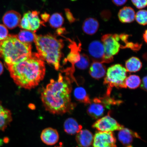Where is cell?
Wrapping results in <instances>:
<instances>
[{
	"instance_id": "31",
	"label": "cell",
	"mask_w": 147,
	"mask_h": 147,
	"mask_svg": "<svg viewBox=\"0 0 147 147\" xmlns=\"http://www.w3.org/2000/svg\"><path fill=\"white\" fill-rule=\"evenodd\" d=\"M147 76L144 77L142 79L140 84V88L144 91H147Z\"/></svg>"
},
{
	"instance_id": "28",
	"label": "cell",
	"mask_w": 147,
	"mask_h": 147,
	"mask_svg": "<svg viewBox=\"0 0 147 147\" xmlns=\"http://www.w3.org/2000/svg\"><path fill=\"white\" fill-rule=\"evenodd\" d=\"M132 3L138 9H142L146 7L147 5V0H131Z\"/></svg>"
},
{
	"instance_id": "36",
	"label": "cell",
	"mask_w": 147,
	"mask_h": 147,
	"mask_svg": "<svg viewBox=\"0 0 147 147\" xmlns=\"http://www.w3.org/2000/svg\"><path fill=\"white\" fill-rule=\"evenodd\" d=\"M143 38H144V40L145 42L147 43V30H146L145 31V32L143 35Z\"/></svg>"
},
{
	"instance_id": "18",
	"label": "cell",
	"mask_w": 147,
	"mask_h": 147,
	"mask_svg": "<svg viewBox=\"0 0 147 147\" xmlns=\"http://www.w3.org/2000/svg\"><path fill=\"white\" fill-rule=\"evenodd\" d=\"M63 128L66 133L70 135H74L82 130V127L78 124L76 119L69 117L64 121Z\"/></svg>"
},
{
	"instance_id": "22",
	"label": "cell",
	"mask_w": 147,
	"mask_h": 147,
	"mask_svg": "<svg viewBox=\"0 0 147 147\" xmlns=\"http://www.w3.org/2000/svg\"><path fill=\"white\" fill-rule=\"evenodd\" d=\"M74 96L75 98L79 102L83 103L86 105L90 104L91 100L86 90L83 87H79L75 89Z\"/></svg>"
},
{
	"instance_id": "24",
	"label": "cell",
	"mask_w": 147,
	"mask_h": 147,
	"mask_svg": "<svg viewBox=\"0 0 147 147\" xmlns=\"http://www.w3.org/2000/svg\"><path fill=\"white\" fill-rule=\"evenodd\" d=\"M49 24L52 28H59L64 22V18L61 13H56L53 14L49 18Z\"/></svg>"
},
{
	"instance_id": "6",
	"label": "cell",
	"mask_w": 147,
	"mask_h": 147,
	"mask_svg": "<svg viewBox=\"0 0 147 147\" xmlns=\"http://www.w3.org/2000/svg\"><path fill=\"white\" fill-rule=\"evenodd\" d=\"M102 41L105 53L104 63H109L113 61V56L117 55L121 48L118 34H106L103 36Z\"/></svg>"
},
{
	"instance_id": "7",
	"label": "cell",
	"mask_w": 147,
	"mask_h": 147,
	"mask_svg": "<svg viewBox=\"0 0 147 147\" xmlns=\"http://www.w3.org/2000/svg\"><path fill=\"white\" fill-rule=\"evenodd\" d=\"M39 14V12L36 11H29L25 13L20 21L19 27L35 33L44 24V22L42 21L38 17Z\"/></svg>"
},
{
	"instance_id": "4",
	"label": "cell",
	"mask_w": 147,
	"mask_h": 147,
	"mask_svg": "<svg viewBox=\"0 0 147 147\" xmlns=\"http://www.w3.org/2000/svg\"><path fill=\"white\" fill-rule=\"evenodd\" d=\"M32 53L31 44L21 42L16 35L9 34L0 41V58L4 61L5 65L21 62L28 58Z\"/></svg>"
},
{
	"instance_id": "35",
	"label": "cell",
	"mask_w": 147,
	"mask_h": 147,
	"mask_svg": "<svg viewBox=\"0 0 147 147\" xmlns=\"http://www.w3.org/2000/svg\"><path fill=\"white\" fill-rule=\"evenodd\" d=\"M4 68H3V64L1 61H0V76L2 74Z\"/></svg>"
},
{
	"instance_id": "3",
	"label": "cell",
	"mask_w": 147,
	"mask_h": 147,
	"mask_svg": "<svg viewBox=\"0 0 147 147\" xmlns=\"http://www.w3.org/2000/svg\"><path fill=\"white\" fill-rule=\"evenodd\" d=\"M34 42L38 54L42 59L58 70L64 46L63 40L58 39L50 34L44 35L36 34Z\"/></svg>"
},
{
	"instance_id": "32",
	"label": "cell",
	"mask_w": 147,
	"mask_h": 147,
	"mask_svg": "<svg viewBox=\"0 0 147 147\" xmlns=\"http://www.w3.org/2000/svg\"><path fill=\"white\" fill-rule=\"evenodd\" d=\"M113 2L117 6H120L124 5L127 0H112Z\"/></svg>"
},
{
	"instance_id": "8",
	"label": "cell",
	"mask_w": 147,
	"mask_h": 147,
	"mask_svg": "<svg viewBox=\"0 0 147 147\" xmlns=\"http://www.w3.org/2000/svg\"><path fill=\"white\" fill-rule=\"evenodd\" d=\"M92 127L100 131L113 132L122 129L124 126L110 116L109 112L107 115L97 119Z\"/></svg>"
},
{
	"instance_id": "25",
	"label": "cell",
	"mask_w": 147,
	"mask_h": 147,
	"mask_svg": "<svg viewBox=\"0 0 147 147\" xmlns=\"http://www.w3.org/2000/svg\"><path fill=\"white\" fill-rule=\"evenodd\" d=\"M141 82V79L138 76L135 75H130L127 77L125 81V84L126 87L135 89L140 86Z\"/></svg>"
},
{
	"instance_id": "9",
	"label": "cell",
	"mask_w": 147,
	"mask_h": 147,
	"mask_svg": "<svg viewBox=\"0 0 147 147\" xmlns=\"http://www.w3.org/2000/svg\"><path fill=\"white\" fill-rule=\"evenodd\" d=\"M116 139L113 132H97L94 136L93 147H117Z\"/></svg>"
},
{
	"instance_id": "5",
	"label": "cell",
	"mask_w": 147,
	"mask_h": 147,
	"mask_svg": "<svg viewBox=\"0 0 147 147\" xmlns=\"http://www.w3.org/2000/svg\"><path fill=\"white\" fill-rule=\"evenodd\" d=\"M126 70L120 64H115L108 68L104 84L107 86L106 96H110L112 88H126L125 81L127 78Z\"/></svg>"
},
{
	"instance_id": "2",
	"label": "cell",
	"mask_w": 147,
	"mask_h": 147,
	"mask_svg": "<svg viewBox=\"0 0 147 147\" xmlns=\"http://www.w3.org/2000/svg\"><path fill=\"white\" fill-rule=\"evenodd\" d=\"M16 85L26 89L37 86L46 72L45 62L37 53L18 63L5 65Z\"/></svg>"
},
{
	"instance_id": "20",
	"label": "cell",
	"mask_w": 147,
	"mask_h": 147,
	"mask_svg": "<svg viewBox=\"0 0 147 147\" xmlns=\"http://www.w3.org/2000/svg\"><path fill=\"white\" fill-rule=\"evenodd\" d=\"M99 27L98 22L95 18H89L84 20L82 26L84 32L89 35H92L98 31Z\"/></svg>"
},
{
	"instance_id": "19",
	"label": "cell",
	"mask_w": 147,
	"mask_h": 147,
	"mask_svg": "<svg viewBox=\"0 0 147 147\" xmlns=\"http://www.w3.org/2000/svg\"><path fill=\"white\" fill-rule=\"evenodd\" d=\"M135 12L131 7H125L119 10L118 18L121 22L124 23H131L135 20Z\"/></svg>"
},
{
	"instance_id": "10",
	"label": "cell",
	"mask_w": 147,
	"mask_h": 147,
	"mask_svg": "<svg viewBox=\"0 0 147 147\" xmlns=\"http://www.w3.org/2000/svg\"><path fill=\"white\" fill-rule=\"evenodd\" d=\"M88 51L93 61L104 63L105 53L102 42L99 41L92 42L89 45Z\"/></svg>"
},
{
	"instance_id": "21",
	"label": "cell",
	"mask_w": 147,
	"mask_h": 147,
	"mask_svg": "<svg viewBox=\"0 0 147 147\" xmlns=\"http://www.w3.org/2000/svg\"><path fill=\"white\" fill-rule=\"evenodd\" d=\"M142 66L140 60L136 57H132L126 61L125 69L128 72H137L142 68Z\"/></svg>"
},
{
	"instance_id": "27",
	"label": "cell",
	"mask_w": 147,
	"mask_h": 147,
	"mask_svg": "<svg viewBox=\"0 0 147 147\" xmlns=\"http://www.w3.org/2000/svg\"><path fill=\"white\" fill-rule=\"evenodd\" d=\"M75 64L79 69H87L90 65L89 57L85 54H80V60Z\"/></svg>"
},
{
	"instance_id": "34",
	"label": "cell",
	"mask_w": 147,
	"mask_h": 147,
	"mask_svg": "<svg viewBox=\"0 0 147 147\" xmlns=\"http://www.w3.org/2000/svg\"><path fill=\"white\" fill-rule=\"evenodd\" d=\"M65 28H59L57 30V33L58 34L60 35L63 34L65 32Z\"/></svg>"
},
{
	"instance_id": "33",
	"label": "cell",
	"mask_w": 147,
	"mask_h": 147,
	"mask_svg": "<svg viewBox=\"0 0 147 147\" xmlns=\"http://www.w3.org/2000/svg\"><path fill=\"white\" fill-rule=\"evenodd\" d=\"M41 16L42 19L43 20V22H47L49 20V18H50V15L49 14L46 12L42 14Z\"/></svg>"
},
{
	"instance_id": "37",
	"label": "cell",
	"mask_w": 147,
	"mask_h": 147,
	"mask_svg": "<svg viewBox=\"0 0 147 147\" xmlns=\"http://www.w3.org/2000/svg\"><path fill=\"white\" fill-rule=\"evenodd\" d=\"M55 147H64L63 143L62 142H60L58 146H55Z\"/></svg>"
},
{
	"instance_id": "16",
	"label": "cell",
	"mask_w": 147,
	"mask_h": 147,
	"mask_svg": "<svg viewBox=\"0 0 147 147\" xmlns=\"http://www.w3.org/2000/svg\"><path fill=\"white\" fill-rule=\"evenodd\" d=\"M11 112L3 107L0 101V131H4L12 121Z\"/></svg>"
},
{
	"instance_id": "14",
	"label": "cell",
	"mask_w": 147,
	"mask_h": 147,
	"mask_svg": "<svg viewBox=\"0 0 147 147\" xmlns=\"http://www.w3.org/2000/svg\"><path fill=\"white\" fill-rule=\"evenodd\" d=\"M41 139L42 142L48 146H53L59 140V136L57 130L51 127L47 128L41 132Z\"/></svg>"
},
{
	"instance_id": "11",
	"label": "cell",
	"mask_w": 147,
	"mask_h": 147,
	"mask_svg": "<svg viewBox=\"0 0 147 147\" xmlns=\"http://www.w3.org/2000/svg\"><path fill=\"white\" fill-rule=\"evenodd\" d=\"M106 108H109L101 100L100 98H96L91 101L87 109V113L90 116L94 119H98L104 115Z\"/></svg>"
},
{
	"instance_id": "13",
	"label": "cell",
	"mask_w": 147,
	"mask_h": 147,
	"mask_svg": "<svg viewBox=\"0 0 147 147\" xmlns=\"http://www.w3.org/2000/svg\"><path fill=\"white\" fill-rule=\"evenodd\" d=\"M21 19V14L16 11L11 10L5 13L2 20L5 27L9 29H13L19 26Z\"/></svg>"
},
{
	"instance_id": "12",
	"label": "cell",
	"mask_w": 147,
	"mask_h": 147,
	"mask_svg": "<svg viewBox=\"0 0 147 147\" xmlns=\"http://www.w3.org/2000/svg\"><path fill=\"white\" fill-rule=\"evenodd\" d=\"M119 131V140L125 147H133L132 144L134 138L141 139L138 133L128 128L124 127Z\"/></svg>"
},
{
	"instance_id": "26",
	"label": "cell",
	"mask_w": 147,
	"mask_h": 147,
	"mask_svg": "<svg viewBox=\"0 0 147 147\" xmlns=\"http://www.w3.org/2000/svg\"><path fill=\"white\" fill-rule=\"evenodd\" d=\"M135 20L140 25H146L147 22V11L141 10L138 11L135 15Z\"/></svg>"
},
{
	"instance_id": "23",
	"label": "cell",
	"mask_w": 147,
	"mask_h": 147,
	"mask_svg": "<svg viewBox=\"0 0 147 147\" xmlns=\"http://www.w3.org/2000/svg\"><path fill=\"white\" fill-rule=\"evenodd\" d=\"M36 34L32 31L21 30L17 35L20 41L23 43L31 44L34 41Z\"/></svg>"
},
{
	"instance_id": "29",
	"label": "cell",
	"mask_w": 147,
	"mask_h": 147,
	"mask_svg": "<svg viewBox=\"0 0 147 147\" xmlns=\"http://www.w3.org/2000/svg\"><path fill=\"white\" fill-rule=\"evenodd\" d=\"M7 28L4 25L0 24V41L6 38L9 35Z\"/></svg>"
},
{
	"instance_id": "38",
	"label": "cell",
	"mask_w": 147,
	"mask_h": 147,
	"mask_svg": "<svg viewBox=\"0 0 147 147\" xmlns=\"http://www.w3.org/2000/svg\"><path fill=\"white\" fill-rule=\"evenodd\" d=\"M71 1H77V0H71Z\"/></svg>"
},
{
	"instance_id": "1",
	"label": "cell",
	"mask_w": 147,
	"mask_h": 147,
	"mask_svg": "<svg viewBox=\"0 0 147 147\" xmlns=\"http://www.w3.org/2000/svg\"><path fill=\"white\" fill-rule=\"evenodd\" d=\"M71 87L68 79L60 74L58 80H51L42 91L41 99L47 111L53 115H62L72 110Z\"/></svg>"
},
{
	"instance_id": "15",
	"label": "cell",
	"mask_w": 147,
	"mask_h": 147,
	"mask_svg": "<svg viewBox=\"0 0 147 147\" xmlns=\"http://www.w3.org/2000/svg\"><path fill=\"white\" fill-rule=\"evenodd\" d=\"M94 136L87 129L82 130L77 134L76 140L79 147H93Z\"/></svg>"
},
{
	"instance_id": "17",
	"label": "cell",
	"mask_w": 147,
	"mask_h": 147,
	"mask_svg": "<svg viewBox=\"0 0 147 147\" xmlns=\"http://www.w3.org/2000/svg\"><path fill=\"white\" fill-rule=\"evenodd\" d=\"M103 63L93 61L89 69L90 75L93 78L99 80L105 76L106 73L105 66Z\"/></svg>"
},
{
	"instance_id": "30",
	"label": "cell",
	"mask_w": 147,
	"mask_h": 147,
	"mask_svg": "<svg viewBox=\"0 0 147 147\" xmlns=\"http://www.w3.org/2000/svg\"><path fill=\"white\" fill-rule=\"evenodd\" d=\"M66 17L67 18L69 22L72 23L75 21L76 19L74 17L73 14L71 12L70 10L68 9H65Z\"/></svg>"
}]
</instances>
